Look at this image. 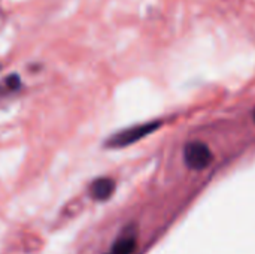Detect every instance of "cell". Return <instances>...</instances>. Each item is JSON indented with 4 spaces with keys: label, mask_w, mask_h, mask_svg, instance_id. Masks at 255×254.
Masks as SVG:
<instances>
[{
    "label": "cell",
    "mask_w": 255,
    "mask_h": 254,
    "mask_svg": "<svg viewBox=\"0 0 255 254\" xmlns=\"http://www.w3.org/2000/svg\"><path fill=\"white\" fill-rule=\"evenodd\" d=\"M161 126V121L155 120V121H148V123H142V124H136L127 129H123L114 135H111L106 141H105V147L106 148H126L143 138H146L148 135L154 133L158 127Z\"/></svg>",
    "instance_id": "1"
},
{
    "label": "cell",
    "mask_w": 255,
    "mask_h": 254,
    "mask_svg": "<svg viewBox=\"0 0 255 254\" xmlns=\"http://www.w3.org/2000/svg\"><path fill=\"white\" fill-rule=\"evenodd\" d=\"M1 85H4V90H6L7 93H12V91H16V90L21 88V79H19L18 75L13 73V75L6 76Z\"/></svg>",
    "instance_id": "5"
},
{
    "label": "cell",
    "mask_w": 255,
    "mask_h": 254,
    "mask_svg": "<svg viewBox=\"0 0 255 254\" xmlns=\"http://www.w3.org/2000/svg\"><path fill=\"white\" fill-rule=\"evenodd\" d=\"M115 181L109 177H100V178H96L91 184H90V189H88V193L90 196L97 201V202H105L108 201L109 198H112L114 192H115Z\"/></svg>",
    "instance_id": "4"
},
{
    "label": "cell",
    "mask_w": 255,
    "mask_h": 254,
    "mask_svg": "<svg viewBox=\"0 0 255 254\" xmlns=\"http://www.w3.org/2000/svg\"><path fill=\"white\" fill-rule=\"evenodd\" d=\"M137 246V237L134 228H126L114 241L106 254H133Z\"/></svg>",
    "instance_id": "3"
},
{
    "label": "cell",
    "mask_w": 255,
    "mask_h": 254,
    "mask_svg": "<svg viewBox=\"0 0 255 254\" xmlns=\"http://www.w3.org/2000/svg\"><path fill=\"white\" fill-rule=\"evenodd\" d=\"M0 69H1V66H0Z\"/></svg>",
    "instance_id": "7"
},
{
    "label": "cell",
    "mask_w": 255,
    "mask_h": 254,
    "mask_svg": "<svg viewBox=\"0 0 255 254\" xmlns=\"http://www.w3.org/2000/svg\"><path fill=\"white\" fill-rule=\"evenodd\" d=\"M212 151L205 142L193 141L184 147V162L193 171L206 169L212 163Z\"/></svg>",
    "instance_id": "2"
},
{
    "label": "cell",
    "mask_w": 255,
    "mask_h": 254,
    "mask_svg": "<svg viewBox=\"0 0 255 254\" xmlns=\"http://www.w3.org/2000/svg\"><path fill=\"white\" fill-rule=\"evenodd\" d=\"M254 120H255V111H254Z\"/></svg>",
    "instance_id": "6"
}]
</instances>
